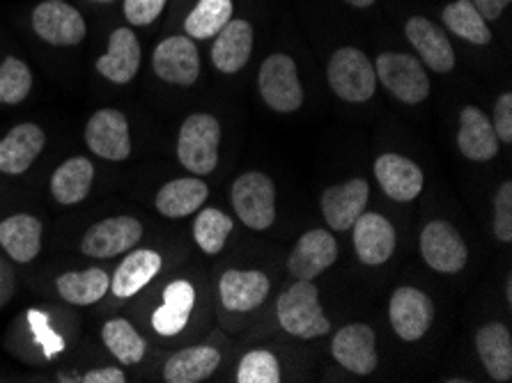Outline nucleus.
Returning a JSON list of instances; mask_svg holds the SVG:
<instances>
[{
    "mask_svg": "<svg viewBox=\"0 0 512 383\" xmlns=\"http://www.w3.org/2000/svg\"><path fill=\"white\" fill-rule=\"evenodd\" d=\"M276 317L287 333L294 338L313 340L331 331V322L320 306V292L313 280H297L278 296Z\"/></svg>",
    "mask_w": 512,
    "mask_h": 383,
    "instance_id": "f257e3e1",
    "label": "nucleus"
},
{
    "mask_svg": "<svg viewBox=\"0 0 512 383\" xmlns=\"http://www.w3.org/2000/svg\"><path fill=\"white\" fill-rule=\"evenodd\" d=\"M221 124L214 115L196 113L182 122L177 159L193 175H209L219 166Z\"/></svg>",
    "mask_w": 512,
    "mask_h": 383,
    "instance_id": "f03ea898",
    "label": "nucleus"
},
{
    "mask_svg": "<svg viewBox=\"0 0 512 383\" xmlns=\"http://www.w3.org/2000/svg\"><path fill=\"white\" fill-rule=\"evenodd\" d=\"M329 85L340 99L349 104H363L377 90L375 65H370L368 56L359 49L345 46L333 53L327 67Z\"/></svg>",
    "mask_w": 512,
    "mask_h": 383,
    "instance_id": "7ed1b4c3",
    "label": "nucleus"
},
{
    "mask_svg": "<svg viewBox=\"0 0 512 383\" xmlns=\"http://www.w3.org/2000/svg\"><path fill=\"white\" fill-rule=\"evenodd\" d=\"M258 88L265 104L276 113H294L304 104V88L299 83L297 62L285 53H274L262 62Z\"/></svg>",
    "mask_w": 512,
    "mask_h": 383,
    "instance_id": "20e7f679",
    "label": "nucleus"
},
{
    "mask_svg": "<svg viewBox=\"0 0 512 383\" xmlns=\"http://www.w3.org/2000/svg\"><path fill=\"white\" fill-rule=\"evenodd\" d=\"M375 74L377 81L405 104H421L430 97V78L423 62L407 53H382L375 62Z\"/></svg>",
    "mask_w": 512,
    "mask_h": 383,
    "instance_id": "39448f33",
    "label": "nucleus"
},
{
    "mask_svg": "<svg viewBox=\"0 0 512 383\" xmlns=\"http://www.w3.org/2000/svg\"><path fill=\"white\" fill-rule=\"evenodd\" d=\"M232 207L251 230H267L276 221V189L265 173H246L232 184Z\"/></svg>",
    "mask_w": 512,
    "mask_h": 383,
    "instance_id": "423d86ee",
    "label": "nucleus"
},
{
    "mask_svg": "<svg viewBox=\"0 0 512 383\" xmlns=\"http://www.w3.org/2000/svg\"><path fill=\"white\" fill-rule=\"evenodd\" d=\"M33 28L51 46H76L85 39L88 26L81 12L65 0H44L33 12Z\"/></svg>",
    "mask_w": 512,
    "mask_h": 383,
    "instance_id": "0eeeda50",
    "label": "nucleus"
},
{
    "mask_svg": "<svg viewBox=\"0 0 512 383\" xmlns=\"http://www.w3.org/2000/svg\"><path fill=\"white\" fill-rule=\"evenodd\" d=\"M143 237V225L134 216H113L106 221L92 225V228L83 234L81 250L88 257H99V260H108V257L122 255L134 248Z\"/></svg>",
    "mask_w": 512,
    "mask_h": 383,
    "instance_id": "6e6552de",
    "label": "nucleus"
},
{
    "mask_svg": "<svg viewBox=\"0 0 512 383\" xmlns=\"http://www.w3.org/2000/svg\"><path fill=\"white\" fill-rule=\"evenodd\" d=\"M85 145L92 154L106 161H124L131 154L129 122L115 108H102L88 120L85 127Z\"/></svg>",
    "mask_w": 512,
    "mask_h": 383,
    "instance_id": "1a4fd4ad",
    "label": "nucleus"
},
{
    "mask_svg": "<svg viewBox=\"0 0 512 383\" xmlns=\"http://www.w3.org/2000/svg\"><path fill=\"white\" fill-rule=\"evenodd\" d=\"M421 255L428 267L439 273H457L469 260L462 234L451 223L432 221L421 232Z\"/></svg>",
    "mask_w": 512,
    "mask_h": 383,
    "instance_id": "9d476101",
    "label": "nucleus"
},
{
    "mask_svg": "<svg viewBox=\"0 0 512 383\" xmlns=\"http://www.w3.org/2000/svg\"><path fill=\"white\" fill-rule=\"evenodd\" d=\"M152 67L161 81L173 85H193L200 76V56L189 35H175L154 49Z\"/></svg>",
    "mask_w": 512,
    "mask_h": 383,
    "instance_id": "9b49d317",
    "label": "nucleus"
},
{
    "mask_svg": "<svg viewBox=\"0 0 512 383\" xmlns=\"http://www.w3.org/2000/svg\"><path fill=\"white\" fill-rule=\"evenodd\" d=\"M389 317L393 331L402 340L416 342L430 331L434 319V303L421 289L416 287H398L391 296Z\"/></svg>",
    "mask_w": 512,
    "mask_h": 383,
    "instance_id": "f8f14e48",
    "label": "nucleus"
},
{
    "mask_svg": "<svg viewBox=\"0 0 512 383\" xmlns=\"http://www.w3.org/2000/svg\"><path fill=\"white\" fill-rule=\"evenodd\" d=\"M331 354L345 370L366 377L377 370V335L368 324H349L336 333Z\"/></svg>",
    "mask_w": 512,
    "mask_h": 383,
    "instance_id": "ddd939ff",
    "label": "nucleus"
},
{
    "mask_svg": "<svg viewBox=\"0 0 512 383\" xmlns=\"http://www.w3.org/2000/svg\"><path fill=\"white\" fill-rule=\"evenodd\" d=\"M338 260V244L327 230H310L297 241L287 271L297 280H315Z\"/></svg>",
    "mask_w": 512,
    "mask_h": 383,
    "instance_id": "4468645a",
    "label": "nucleus"
},
{
    "mask_svg": "<svg viewBox=\"0 0 512 383\" xmlns=\"http://www.w3.org/2000/svg\"><path fill=\"white\" fill-rule=\"evenodd\" d=\"M370 186L366 179H349L340 186H331L322 193V214L329 228L336 232L352 230L356 218H359L368 205Z\"/></svg>",
    "mask_w": 512,
    "mask_h": 383,
    "instance_id": "2eb2a0df",
    "label": "nucleus"
},
{
    "mask_svg": "<svg viewBox=\"0 0 512 383\" xmlns=\"http://www.w3.org/2000/svg\"><path fill=\"white\" fill-rule=\"evenodd\" d=\"M409 42L421 56L423 65L437 74H448L455 67V51L448 35L425 17H411L405 26Z\"/></svg>",
    "mask_w": 512,
    "mask_h": 383,
    "instance_id": "dca6fc26",
    "label": "nucleus"
},
{
    "mask_svg": "<svg viewBox=\"0 0 512 383\" xmlns=\"http://www.w3.org/2000/svg\"><path fill=\"white\" fill-rule=\"evenodd\" d=\"M375 175L382 191L398 202L416 200L423 191V170L400 154H382L375 161Z\"/></svg>",
    "mask_w": 512,
    "mask_h": 383,
    "instance_id": "f3484780",
    "label": "nucleus"
},
{
    "mask_svg": "<svg viewBox=\"0 0 512 383\" xmlns=\"http://www.w3.org/2000/svg\"><path fill=\"white\" fill-rule=\"evenodd\" d=\"M354 248L356 255L368 267H377L391 260L395 250V230L393 225L379 214H363L356 218L354 225Z\"/></svg>",
    "mask_w": 512,
    "mask_h": 383,
    "instance_id": "a211bd4d",
    "label": "nucleus"
},
{
    "mask_svg": "<svg viewBox=\"0 0 512 383\" xmlns=\"http://www.w3.org/2000/svg\"><path fill=\"white\" fill-rule=\"evenodd\" d=\"M46 145V134L33 122L17 124L0 140V173L23 175Z\"/></svg>",
    "mask_w": 512,
    "mask_h": 383,
    "instance_id": "6ab92c4d",
    "label": "nucleus"
},
{
    "mask_svg": "<svg viewBox=\"0 0 512 383\" xmlns=\"http://www.w3.org/2000/svg\"><path fill=\"white\" fill-rule=\"evenodd\" d=\"M141 67V44L134 30L115 28L108 39V51L97 60V72L111 83H131Z\"/></svg>",
    "mask_w": 512,
    "mask_h": 383,
    "instance_id": "aec40b11",
    "label": "nucleus"
},
{
    "mask_svg": "<svg viewBox=\"0 0 512 383\" xmlns=\"http://www.w3.org/2000/svg\"><path fill=\"white\" fill-rule=\"evenodd\" d=\"M269 278L262 271L230 269L221 276L219 294L223 306L232 312H248L258 308L269 296Z\"/></svg>",
    "mask_w": 512,
    "mask_h": 383,
    "instance_id": "412c9836",
    "label": "nucleus"
},
{
    "mask_svg": "<svg viewBox=\"0 0 512 383\" xmlns=\"http://www.w3.org/2000/svg\"><path fill=\"white\" fill-rule=\"evenodd\" d=\"M457 147L471 161H490L499 154V136H496L490 117L480 108L467 106L462 111Z\"/></svg>",
    "mask_w": 512,
    "mask_h": 383,
    "instance_id": "4be33fe9",
    "label": "nucleus"
},
{
    "mask_svg": "<svg viewBox=\"0 0 512 383\" xmlns=\"http://www.w3.org/2000/svg\"><path fill=\"white\" fill-rule=\"evenodd\" d=\"M253 53V26L248 21H228L216 35L212 62L223 74H235Z\"/></svg>",
    "mask_w": 512,
    "mask_h": 383,
    "instance_id": "5701e85b",
    "label": "nucleus"
},
{
    "mask_svg": "<svg viewBox=\"0 0 512 383\" xmlns=\"http://www.w3.org/2000/svg\"><path fill=\"white\" fill-rule=\"evenodd\" d=\"M0 246L14 262H33L42 250V223L30 214H14L0 223Z\"/></svg>",
    "mask_w": 512,
    "mask_h": 383,
    "instance_id": "b1692460",
    "label": "nucleus"
},
{
    "mask_svg": "<svg viewBox=\"0 0 512 383\" xmlns=\"http://www.w3.org/2000/svg\"><path fill=\"white\" fill-rule=\"evenodd\" d=\"M196 306V289L189 280H175L164 289V306H159L152 315V326L159 335H177L189 324V317Z\"/></svg>",
    "mask_w": 512,
    "mask_h": 383,
    "instance_id": "393cba45",
    "label": "nucleus"
},
{
    "mask_svg": "<svg viewBox=\"0 0 512 383\" xmlns=\"http://www.w3.org/2000/svg\"><path fill=\"white\" fill-rule=\"evenodd\" d=\"M161 264H164V260H161L157 250H134V253L124 257L118 271L113 273V294L118 299H131V296H136L145 285L152 283L154 276L161 271Z\"/></svg>",
    "mask_w": 512,
    "mask_h": 383,
    "instance_id": "a878e982",
    "label": "nucleus"
},
{
    "mask_svg": "<svg viewBox=\"0 0 512 383\" xmlns=\"http://www.w3.org/2000/svg\"><path fill=\"white\" fill-rule=\"evenodd\" d=\"M207 198H209V189L203 179L180 177L161 186L154 205H157L161 216L184 218L189 214H196V211L205 205Z\"/></svg>",
    "mask_w": 512,
    "mask_h": 383,
    "instance_id": "bb28decb",
    "label": "nucleus"
},
{
    "mask_svg": "<svg viewBox=\"0 0 512 383\" xmlns=\"http://www.w3.org/2000/svg\"><path fill=\"white\" fill-rule=\"evenodd\" d=\"M476 349L494 381L512 379V335L503 324H485L476 335Z\"/></svg>",
    "mask_w": 512,
    "mask_h": 383,
    "instance_id": "cd10ccee",
    "label": "nucleus"
},
{
    "mask_svg": "<svg viewBox=\"0 0 512 383\" xmlns=\"http://www.w3.org/2000/svg\"><path fill=\"white\" fill-rule=\"evenodd\" d=\"M95 182V166L85 156H72L53 173L51 177V193L60 205H79L92 189Z\"/></svg>",
    "mask_w": 512,
    "mask_h": 383,
    "instance_id": "c85d7f7f",
    "label": "nucleus"
},
{
    "mask_svg": "<svg viewBox=\"0 0 512 383\" xmlns=\"http://www.w3.org/2000/svg\"><path fill=\"white\" fill-rule=\"evenodd\" d=\"M221 363V354L214 347H189L168 358L164 379L168 383H198L212 377Z\"/></svg>",
    "mask_w": 512,
    "mask_h": 383,
    "instance_id": "c756f323",
    "label": "nucleus"
},
{
    "mask_svg": "<svg viewBox=\"0 0 512 383\" xmlns=\"http://www.w3.org/2000/svg\"><path fill=\"white\" fill-rule=\"evenodd\" d=\"M56 287L67 303H74V306H92V303L102 301L108 289H111V278H108L104 269L69 271L58 276Z\"/></svg>",
    "mask_w": 512,
    "mask_h": 383,
    "instance_id": "7c9ffc66",
    "label": "nucleus"
},
{
    "mask_svg": "<svg viewBox=\"0 0 512 383\" xmlns=\"http://www.w3.org/2000/svg\"><path fill=\"white\" fill-rule=\"evenodd\" d=\"M441 17H444L448 30H453L455 35H460L471 44L485 46L492 42V30L487 28V21L480 17L471 0H455V3L446 5Z\"/></svg>",
    "mask_w": 512,
    "mask_h": 383,
    "instance_id": "2f4dec72",
    "label": "nucleus"
},
{
    "mask_svg": "<svg viewBox=\"0 0 512 383\" xmlns=\"http://www.w3.org/2000/svg\"><path fill=\"white\" fill-rule=\"evenodd\" d=\"M102 340L106 349L124 365H136L143 361L147 345L127 319H108L102 328Z\"/></svg>",
    "mask_w": 512,
    "mask_h": 383,
    "instance_id": "473e14b6",
    "label": "nucleus"
},
{
    "mask_svg": "<svg viewBox=\"0 0 512 383\" xmlns=\"http://www.w3.org/2000/svg\"><path fill=\"white\" fill-rule=\"evenodd\" d=\"M232 19V0H200L184 21L186 35L193 39H209Z\"/></svg>",
    "mask_w": 512,
    "mask_h": 383,
    "instance_id": "72a5a7b5",
    "label": "nucleus"
},
{
    "mask_svg": "<svg viewBox=\"0 0 512 383\" xmlns=\"http://www.w3.org/2000/svg\"><path fill=\"white\" fill-rule=\"evenodd\" d=\"M232 232V218L219 209H203L193 223V237L196 244L209 255L223 250Z\"/></svg>",
    "mask_w": 512,
    "mask_h": 383,
    "instance_id": "f704fd0d",
    "label": "nucleus"
},
{
    "mask_svg": "<svg viewBox=\"0 0 512 383\" xmlns=\"http://www.w3.org/2000/svg\"><path fill=\"white\" fill-rule=\"evenodd\" d=\"M33 90L30 67L19 58H5L0 62V104H21Z\"/></svg>",
    "mask_w": 512,
    "mask_h": 383,
    "instance_id": "c9c22d12",
    "label": "nucleus"
},
{
    "mask_svg": "<svg viewBox=\"0 0 512 383\" xmlns=\"http://www.w3.org/2000/svg\"><path fill=\"white\" fill-rule=\"evenodd\" d=\"M239 383H281V365L269 351H251L242 358L237 370Z\"/></svg>",
    "mask_w": 512,
    "mask_h": 383,
    "instance_id": "e433bc0d",
    "label": "nucleus"
},
{
    "mask_svg": "<svg viewBox=\"0 0 512 383\" xmlns=\"http://www.w3.org/2000/svg\"><path fill=\"white\" fill-rule=\"evenodd\" d=\"M494 234L499 241H512V182H503L494 195Z\"/></svg>",
    "mask_w": 512,
    "mask_h": 383,
    "instance_id": "4c0bfd02",
    "label": "nucleus"
},
{
    "mask_svg": "<svg viewBox=\"0 0 512 383\" xmlns=\"http://www.w3.org/2000/svg\"><path fill=\"white\" fill-rule=\"evenodd\" d=\"M168 0H124V17L131 26H150L164 12Z\"/></svg>",
    "mask_w": 512,
    "mask_h": 383,
    "instance_id": "58836bf2",
    "label": "nucleus"
},
{
    "mask_svg": "<svg viewBox=\"0 0 512 383\" xmlns=\"http://www.w3.org/2000/svg\"><path fill=\"white\" fill-rule=\"evenodd\" d=\"M28 322H30V328H33L37 342H40V345L44 347V354H46V356H53V354H56V351L65 349V345H62L60 335L51 331L49 317H46L44 312L33 310V312H30V315H28Z\"/></svg>",
    "mask_w": 512,
    "mask_h": 383,
    "instance_id": "ea45409f",
    "label": "nucleus"
},
{
    "mask_svg": "<svg viewBox=\"0 0 512 383\" xmlns=\"http://www.w3.org/2000/svg\"><path fill=\"white\" fill-rule=\"evenodd\" d=\"M492 127L496 131V136H499V140H503V143H512V95L510 92L496 99Z\"/></svg>",
    "mask_w": 512,
    "mask_h": 383,
    "instance_id": "a19ab883",
    "label": "nucleus"
},
{
    "mask_svg": "<svg viewBox=\"0 0 512 383\" xmlns=\"http://www.w3.org/2000/svg\"><path fill=\"white\" fill-rule=\"evenodd\" d=\"M485 21H496L503 14V10L510 5V0H471Z\"/></svg>",
    "mask_w": 512,
    "mask_h": 383,
    "instance_id": "79ce46f5",
    "label": "nucleus"
},
{
    "mask_svg": "<svg viewBox=\"0 0 512 383\" xmlns=\"http://www.w3.org/2000/svg\"><path fill=\"white\" fill-rule=\"evenodd\" d=\"M85 383H124L127 377L118 367H102V370H92L83 377Z\"/></svg>",
    "mask_w": 512,
    "mask_h": 383,
    "instance_id": "37998d69",
    "label": "nucleus"
},
{
    "mask_svg": "<svg viewBox=\"0 0 512 383\" xmlns=\"http://www.w3.org/2000/svg\"><path fill=\"white\" fill-rule=\"evenodd\" d=\"M345 3L354 5V7H370L372 3H375V0H345Z\"/></svg>",
    "mask_w": 512,
    "mask_h": 383,
    "instance_id": "c03bdc74",
    "label": "nucleus"
},
{
    "mask_svg": "<svg viewBox=\"0 0 512 383\" xmlns=\"http://www.w3.org/2000/svg\"><path fill=\"white\" fill-rule=\"evenodd\" d=\"M95 3H113V0H95Z\"/></svg>",
    "mask_w": 512,
    "mask_h": 383,
    "instance_id": "a18cd8bd",
    "label": "nucleus"
}]
</instances>
